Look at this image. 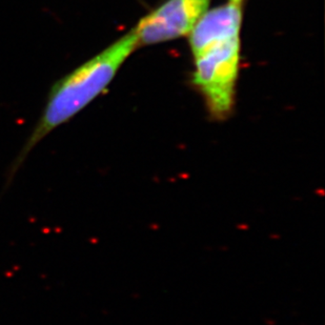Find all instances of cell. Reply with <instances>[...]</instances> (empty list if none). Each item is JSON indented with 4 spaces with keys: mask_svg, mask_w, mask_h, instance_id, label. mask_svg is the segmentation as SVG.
<instances>
[{
    "mask_svg": "<svg viewBox=\"0 0 325 325\" xmlns=\"http://www.w3.org/2000/svg\"><path fill=\"white\" fill-rule=\"evenodd\" d=\"M139 46L134 30L77 66L51 86L42 112L5 175L2 194L25 160L52 132L67 123L105 92L127 59Z\"/></svg>",
    "mask_w": 325,
    "mask_h": 325,
    "instance_id": "1",
    "label": "cell"
},
{
    "mask_svg": "<svg viewBox=\"0 0 325 325\" xmlns=\"http://www.w3.org/2000/svg\"><path fill=\"white\" fill-rule=\"evenodd\" d=\"M241 22V5L230 2L205 12L189 33L193 56L214 42L240 35Z\"/></svg>",
    "mask_w": 325,
    "mask_h": 325,
    "instance_id": "4",
    "label": "cell"
},
{
    "mask_svg": "<svg viewBox=\"0 0 325 325\" xmlns=\"http://www.w3.org/2000/svg\"><path fill=\"white\" fill-rule=\"evenodd\" d=\"M240 35L214 42L195 58L193 80L216 120L232 114L240 66Z\"/></svg>",
    "mask_w": 325,
    "mask_h": 325,
    "instance_id": "2",
    "label": "cell"
},
{
    "mask_svg": "<svg viewBox=\"0 0 325 325\" xmlns=\"http://www.w3.org/2000/svg\"><path fill=\"white\" fill-rule=\"evenodd\" d=\"M228 2H230V3H234V4H237V5H242L243 0H228Z\"/></svg>",
    "mask_w": 325,
    "mask_h": 325,
    "instance_id": "5",
    "label": "cell"
},
{
    "mask_svg": "<svg viewBox=\"0 0 325 325\" xmlns=\"http://www.w3.org/2000/svg\"><path fill=\"white\" fill-rule=\"evenodd\" d=\"M211 0H166L134 27L139 45L175 40L192 32Z\"/></svg>",
    "mask_w": 325,
    "mask_h": 325,
    "instance_id": "3",
    "label": "cell"
}]
</instances>
